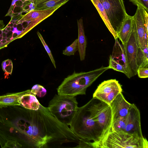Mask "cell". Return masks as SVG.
I'll use <instances>...</instances> for the list:
<instances>
[{
  "instance_id": "6da1fadb",
  "label": "cell",
  "mask_w": 148,
  "mask_h": 148,
  "mask_svg": "<svg viewBox=\"0 0 148 148\" xmlns=\"http://www.w3.org/2000/svg\"><path fill=\"white\" fill-rule=\"evenodd\" d=\"M69 126L79 138V142L87 148H97L103 138L102 130L90 108L88 102L78 107Z\"/></svg>"
},
{
  "instance_id": "7a4b0ae2",
  "label": "cell",
  "mask_w": 148,
  "mask_h": 148,
  "mask_svg": "<svg viewBox=\"0 0 148 148\" xmlns=\"http://www.w3.org/2000/svg\"><path fill=\"white\" fill-rule=\"evenodd\" d=\"M110 69L103 66L99 68L87 72L76 73L65 78L57 88L58 94L75 97L85 95L87 88L102 74Z\"/></svg>"
},
{
  "instance_id": "3957f363",
  "label": "cell",
  "mask_w": 148,
  "mask_h": 148,
  "mask_svg": "<svg viewBox=\"0 0 148 148\" xmlns=\"http://www.w3.org/2000/svg\"><path fill=\"white\" fill-rule=\"evenodd\" d=\"M78 104L75 97L56 94L49 101L48 108L55 118L69 126L77 110Z\"/></svg>"
},
{
  "instance_id": "277c9868",
  "label": "cell",
  "mask_w": 148,
  "mask_h": 148,
  "mask_svg": "<svg viewBox=\"0 0 148 148\" xmlns=\"http://www.w3.org/2000/svg\"><path fill=\"white\" fill-rule=\"evenodd\" d=\"M148 142L144 137L139 138L125 132H109L98 144L97 148H147Z\"/></svg>"
},
{
  "instance_id": "5b68a950",
  "label": "cell",
  "mask_w": 148,
  "mask_h": 148,
  "mask_svg": "<svg viewBox=\"0 0 148 148\" xmlns=\"http://www.w3.org/2000/svg\"><path fill=\"white\" fill-rule=\"evenodd\" d=\"M88 102L90 108L102 130L103 139L112 131V115L110 106L93 98Z\"/></svg>"
},
{
  "instance_id": "8992f818",
  "label": "cell",
  "mask_w": 148,
  "mask_h": 148,
  "mask_svg": "<svg viewBox=\"0 0 148 148\" xmlns=\"http://www.w3.org/2000/svg\"><path fill=\"white\" fill-rule=\"evenodd\" d=\"M99 1L106 11L111 24L117 32L127 14L123 0Z\"/></svg>"
},
{
  "instance_id": "52a82bcc",
  "label": "cell",
  "mask_w": 148,
  "mask_h": 148,
  "mask_svg": "<svg viewBox=\"0 0 148 148\" xmlns=\"http://www.w3.org/2000/svg\"><path fill=\"white\" fill-rule=\"evenodd\" d=\"M125 51L127 62L131 77L137 74L138 68L137 54L138 45L136 25L133 19L132 30L126 43L123 45Z\"/></svg>"
},
{
  "instance_id": "ba28073f",
  "label": "cell",
  "mask_w": 148,
  "mask_h": 148,
  "mask_svg": "<svg viewBox=\"0 0 148 148\" xmlns=\"http://www.w3.org/2000/svg\"><path fill=\"white\" fill-rule=\"evenodd\" d=\"M122 91L120 84L116 79L104 81L98 86L93 98L110 105Z\"/></svg>"
},
{
  "instance_id": "9c48e42d",
  "label": "cell",
  "mask_w": 148,
  "mask_h": 148,
  "mask_svg": "<svg viewBox=\"0 0 148 148\" xmlns=\"http://www.w3.org/2000/svg\"><path fill=\"white\" fill-rule=\"evenodd\" d=\"M134 15L133 16L136 29L138 47L143 49L148 45V28L145 21L146 10L138 5Z\"/></svg>"
},
{
  "instance_id": "30bf717a",
  "label": "cell",
  "mask_w": 148,
  "mask_h": 148,
  "mask_svg": "<svg viewBox=\"0 0 148 148\" xmlns=\"http://www.w3.org/2000/svg\"><path fill=\"white\" fill-rule=\"evenodd\" d=\"M125 132L136 137L143 138L140 111L134 104H132L126 117Z\"/></svg>"
},
{
  "instance_id": "8fae6325",
  "label": "cell",
  "mask_w": 148,
  "mask_h": 148,
  "mask_svg": "<svg viewBox=\"0 0 148 148\" xmlns=\"http://www.w3.org/2000/svg\"><path fill=\"white\" fill-rule=\"evenodd\" d=\"M61 6H58L45 10H33L30 11L23 16L22 18L19 20V23H21L25 21H31V23L26 28V31L28 32L40 22L52 14L55 11Z\"/></svg>"
},
{
  "instance_id": "7c38bea8",
  "label": "cell",
  "mask_w": 148,
  "mask_h": 148,
  "mask_svg": "<svg viewBox=\"0 0 148 148\" xmlns=\"http://www.w3.org/2000/svg\"><path fill=\"white\" fill-rule=\"evenodd\" d=\"M109 105L112 111L113 121L120 117H126L132 104L125 99L121 92L118 95Z\"/></svg>"
},
{
  "instance_id": "4fadbf2b",
  "label": "cell",
  "mask_w": 148,
  "mask_h": 148,
  "mask_svg": "<svg viewBox=\"0 0 148 148\" xmlns=\"http://www.w3.org/2000/svg\"><path fill=\"white\" fill-rule=\"evenodd\" d=\"M110 56L114 62L124 67L130 78L131 77L123 45L120 44L118 40V38L115 39V43L113 47L112 53Z\"/></svg>"
},
{
  "instance_id": "5bb4252c",
  "label": "cell",
  "mask_w": 148,
  "mask_h": 148,
  "mask_svg": "<svg viewBox=\"0 0 148 148\" xmlns=\"http://www.w3.org/2000/svg\"><path fill=\"white\" fill-rule=\"evenodd\" d=\"M133 16L127 14L117 32L118 38L121 41L122 45L126 43L130 36L133 28Z\"/></svg>"
},
{
  "instance_id": "9a60e30c",
  "label": "cell",
  "mask_w": 148,
  "mask_h": 148,
  "mask_svg": "<svg viewBox=\"0 0 148 148\" xmlns=\"http://www.w3.org/2000/svg\"><path fill=\"white\" fill-rule=\"evenodd\" d=\"M78 28L77 44L78 50L80 60H84L86 56L87 41L85 34L83 19L80 18L77 20Z\"/></svg>"
},
{
  "instance_id": "2e32d148",
  "label": "cell",
  "mask_w": 148,
  "mask_h": 148,
  "mask_svg": "<svg viewBox=\"0 0 148 148\" xmlns=\"http://www.w3.org/2000/svg\"><path fill=\"white\" fill-rule=\"evenodd\" d=\"M27 91V90L21 92L8 93L0 95V108L9 106H21L20 99Z\"/></svg>"
},
{
  "instance_id": "e0dca14e",
  "label": "cell",
  "mask_w": 148,
  "mask_h": 148,
  "mask_svg": "<svg viewBox=\"0 0 148 148\" xmlns=\"http://www.w3.org/2000/svg\"><path fill=\"white\" fill-rule=\"evenodd\" d=\"M20 101L21 106L29 110H37L41 105L36 96L31 92V90H27L26 92L21 97Z\"/></svg>"
},
{
  "instance_id": "ac0fdd59",
  "label": "cell",
  "mask_w": 148,
  "mask_h": 148,
  "mask_svg": "<svg viewBox=\"0 0 148 148\" xmlns=\"http://www.w3.org/2000/svg\"><path fill=\"white\" fill-rule=\"evenodd\" d=\"M99 12L101 17L115 39L118 38L117 32L112 27L106 11L99 0H90Z\"/></svg>"
},
{
  "instance_id": "d6986e66",
  "label": "cell",
  "mask_w": 148,
  "mask_h": 148,
  "mask_svg": "<svg viewBox=\"0 0 148 148\" xmlns=\"http://www.w3.org/2000/svg\"><path fill=\"white\" fill-rule=\"evenodd\" d=\"M69 0H35V10H45L62 6Z\"/></svg>"
},
{
  "instance_id": "ffe728a7",
  "label": "cell",
  "mask_w": 148,
  "mask_h": 148,
  "mask_svg": "<svg viewBox=\"0 0 148 148\" xmlns=\"http://www.w3.org/2000/svg\"><path fill=\"white\" fill-rule=\"evenodd\" d=\"M148 45L143 49L138 47L137 63L138 68L148 67Z\"/></svg>"
},
{
  "instance_id": "44dd1931",
  "label": "cell",
  "mask_w": 148,
  "mask_h": 148,
  "mask_svg": "<svg viewBox=\"0 0 148 148\" xmlns=\"http://www.w3.org/2000/svg\"><path fill=\"white\" fill-rule=\"evenodd\" d=\"M126 117L117 118L112 122V131L125 132Z\"/></svg>"
},
{
  "instance_id": "7402d4cb",
  "label": "cell",
  "mask_w": 148,
  "mask_h": 148,
  "mask_svg": "<svg viewBox=\"0 0 148 148\" xmlns=\"http://www.w3.org/2000/svg\"><path fill=\"white\" fill-rule=\"evenodd\" d=\"M78 50L77 38L70 45L66 47L63 51L64 55L70 56L74 55L76 51Z\"/></svg>"
},
{
  "instance_id": "603a6c76",
  "label": "cell",
  "mask_w": 148,
  "mask_h": 148,
  "mask_svg": "<svg viewBox=\"0 0 148 148\" xmlns=\"http://www.w3.org/2000/svg\"><path fill=\"white\" fill-rule=\"evenodd\" d=\"M31 91L32 93L39 97H43L47 93L46 89L42 86L38 84L34 85Z\"/></svg>"
},
{
  "instance_id": "cb8c5ba5",
  "label": "cell",
  "mask_w": 148,
  "mask_h": 148,
  "mask_svg": "<svg viewBox=\"0 0 148 148\" xmlns=\"http://www.w3.org/2000/svg\"><path fill=\"white\" fill-rule=\"evenodd\" d=\"M37 33L38 37L40 40L43 45L45 49V50H46L47 53L49 55L54 67L55 69H56V66L55 61L50 49H49L46 43L42 36L40 33V32L38 31L37 32Z\"/></svg>"
},
{
  "instance_id": "d4e9b609",
  "label": "cell",
  "mask_w": 148,
  "mask_h": 148,
  "mask_svg": "<svg viewBox=\"0 0 148 148\" xmlns=\"http://www.w3.org/2000/svg\"><path fill=\"white\" fill-rule=\"evenodd\" d=\"M2 67L5 72L11 75L13 68V64L11 60L8 59L3 61L2 63Z\"/></svg>"
},
{
  "instance_id": "484cf974",
  "label": "cell",
  "mask_w": 148,
  "mask_h": 148,
  "mask_svg": "<svg viewBox=\"0 0 148 148\" xmlns=\"http://www.w3.org/2000/svg\"><path fill=\"white\" fill-rule=\"evenodd\" d=\"M134 5H138L148 12V0H130Z\"/></svg>"
},
{
  "instance_id": "4316f807",
  "label": "cell",
  "mask_w": 148,
  "mask_h": 148,
  "mask_svg": "<svg viewBox=\"0 0 148 148\" xmlns=\"http://www.w3.org/2000/svg\"><path fill=\"white\" fill-rule=\"evenodd\" d=\"M137 74L140 78H146L148 77V67H140L138 68Z\"/></svg>"
},
{
  "instance_id": "83f0119b",
  "label": "cell",
  "mask_w": 148,
  "mask_h": 148,
  "mask_svg": "<svg viewBox=\"0 0 148 148\" xmlns=\"http://www.w3.org/2000/svg\"><path fill=\"white\" fill-rule=\"evenodd\" d=\"M23 10L22 7L14 6L13 11V14L15 13L21 14Z\"/></svg>"
},
{
  "instance_id": "f1b7e54d",
  "label": "cell",
  "mask_w": 148,
  "mask_h": 148,
  "mask_svg": "<svg viewBox=\"0 0 148 148\" xmlns=\"http://www.w3.org/2000/svg\"><path fill=\"white\" fill-rule=\"evenodd\" d=\"M14 5H11L7 13L5 15V16H11L13 14V11L14 9Z\"/></svg>"
},
{
  "instance_id": "f546056e",
  "label": "cell",
  "mask_w": 148,
  "mask_h": 148,
  "mask_svg": "<svg viewBox=\"0 0 148 148\" xmlns=\"http://www.w3.org/2000/svg\"><path fill=\"white\" fill-rule=\"evenodd\" d=\"M23 2L21 0H18L15 3L14 6L22 7L23 5Z\"/></svg>"
},
{
  "instance_id": "4dcf8cb0",
  "label": "cell",
  "mask_w": 148,
  "mask_h": 148,
  "mask_svg": "<svg viewBox=\"0 0 148 148\" xmlns=\"http://www.w3.org/2000/svg\"><path fill=\"white\" fill-rule=\"evenodd\" d=\"M23 27L21 23H20L17 25L16 29L19 31L22 32V31L23 29Z\"/></svg>"
},
{
  "instance_id": "1f68e13d",
  "label": "cell",
  "mask_w": 148,
  "mask_h": 148,
  "mask_svg": "<svg viewBox=\"0 0 148 148\" xmlns=\"http://www.w3.org/2000/svg\"><path fill=\"white\" fill-rule=\"evenodd\" d=\"M13 32L12 31H8V33L7 34V38H11L12 37Z\"/></svg>"
},
{
  "instance_id": "d6a6232c",
  "label": "cell",
  "mask_w": 148,
  "mask_h": 148,
  "mask_svg": "<svg viewBox=\"0 0 148 148\" xmlns=\"http://www.w3.org/2000/svg\"><path fill=\"white\" fill-rule=\"evenodd\" d=\"M22 7L23 10L26 11L28 10L29 8V6L27 5H23Z\"/></svg>"
},
{
  "instance_id": "836d02e7",
  "label": "cell",
  "mask_w": 148,
  "mask_h": 148,
  "mask_svg": "<svg viewBox=\"0 0 148 148\" xmlns=\"http://www.w3.org/2000/svg\"><path fill=\"white\" fill-rule=\"evenodd\" d=\"M5 25L3 21L0 20V29H3Z\"/></svg>"
},
{
  "instance_id": "e575fe53",
  "label": "cell",
  "mask_w": 148,
  "mask_h": 148,
  "mask_svg": "<svg viewBox=\"0 0 148 148\" xmlns=\"http://www.w3.org/2000/svg\"><path fill=\"white\" fill-rule=\"evenodd\" d=\"M18 0H12L11 5H14V6L15 2Z\"/></svg>"
},
{
  "instance_id": "d590c367",
  "label": "cell",
  "mask_w": 148,
  "mask_h": 148,
  "mask_svg": "<svg viewBox=\"0 0 148 148\" xmlns=\"http://www.w3.org/2000/svg\"><path fill=\"white\" fill-rule=\"evenodd\" d=\"M2 37L4 38H6L7 37V34L4 32H2Z\"/></svg>"
},
{
  "instance_id": "8d00e7d4",
  "label": "cell",
  "mask_w": 148,
  "mask_h": 148,
  "mask_svg": "<svg viewBox=\"0 0 148 148\" xmlns=\"http://www.w3.org/2000/svg\"><path fill=\"white\" fill-rule=\"evenodd\" d=\"M11 27H6V30H8V31H10Z\"/></svg>"
},
{
  "instance_id": "74e56055",
  "label": "cell",
  "mask_w": 148,
  "mask_h": 148,
  "mask_svg": "<svg viewBox=\"0 0 148 148\" xmlns=\"http://www.w3.org/2000/svg\"><path fill=\"white\" fill-rule=\"evenodd\" d=\"M9 24H10V27H13L14 24L12 23H10Z\"/></svg>"
},
{
  "instance_id": "f35d334b",
  "label": "cell",
  "mask_w": 148,
  "mask_h": 148,
  "mask_svg": "<svg viewBox=\"0 0 148 148\" xmlns=\"http://www.w3.org/2000/svg\"><path fill=\"white\" fill-rule=\"evenodd\" d=\"M6 40L7 42H9L11 40V38H7Z\"/></svg>"
},
{
  "instance_id": "ab89813d",
  "label": "cell",
  "mask_w": 148,
  "mask_h": 148,
  "mask_svg": "<svg viewBox=\"0 0 148 148\" xmlns=\"http://www.w3.org/2000/svg\"><path fill=\"white\" fill-rule=\"evenodd\" d=\"M3 32H5V31L6 30V27L3 29H1Z\"/></svg>"
},
{
  "instance_id": "60d3db41",
  "label": "cell",
  "mask_w": 148,
  "mask_h": 148,
  "mask_svg": "<svg viewBox=\"0 0 148 148\" xmlns=\"http://www.w3.org/2000/svg\"><path fill=\"white\" fill-rule=\"evenodd\" d=\"M31 1L32 3H34L35 0H28Z\"/></svg>"
},
{
  "instance_id": "b9f144b4",
  "label": "cell",
  "mask_w": 148,
  "mask_h": 148,
  "mask_svg": "<svg viewBox=\"0 0 148 148\" xmlns=\"http://www.w3.org/2000/svg\"><path fill=\"white\" fill-rule=\"evenodd\" d=\"M13 27L14 28H16L17 27V24L15 23L14 24Z\"/></svg>"
},
{
  "instance_id": "7bdbcfd3",
  "label": "cell",
  "mask_w": 148,
  "mask_h": 148,
  "mask_svg": "<svg viewBox=\"0 0 148 148\" xmlns=\"http://www.w3.org/2000/svg\"><path fill=\"white\" fill-rule=\"evenodd\" d=\"M14 29V27H11L10 29V31L12 32Z\"/></svg>"
},
{
  "instance_id": "ee69618b",
  "label": "cell",
  "mask_w": 148,
  "mask_h": 148,
  "mask_svg": "<svg viewBox=\"0 0 148 148\" xmlns=\"http://www.w3.org/2000/svg\"><path fill=\"white\" fill-rule=\"evenodd\" d=\"M2 32L1 29H0V34H2Z\"/></svg>"
},
{
  "instance_id": "f6af8a7d",
  "label": "cell",
  "mask_w": 148,
  "mask_h": 148,
  "mask_svg": "<svg viewBox=\"0 0 148 148\" xmlns=\"http://www.w3.org/2000/svg\"><path fill=\"white\" fill-rule=\"evenodd\" d=\"M8 30H6L5 32V33H6L7 34L8 33Z\"/></svg>"
},
{
  "instance_id": "bcb514c9",
  "label": "cell",
  "mask_w": 148,
  "mask_h": 148,
  "mask_svg": "<svg viewBox=\"0 0 148 148\" xmlns=\"http://www.w3.org/2000/svg\"><path fill=\"white\" fill-rule=\"evenodd\" d=\"M2 38H3L2 36H0V39L1 40H2Z\"/></svg>"
},
{
  "instance_id": "7dc6e473",
  "label": "cell",
  "mask_w": 148,
  "mask_h": 148,
  "mask_svg": "<svg viewBox=\"0 0 148 148\" xmlns=\"http://www.w3.org/2000/svg\"><path fill=\"white\" fill-rule=\"evenodd\" d=\"M5 39V38L3 37L2 40H4Z\"/></svg>"
},
{
  "instance_id": "c3c4849f",
  "label": "cell",
  "mask_w": 148,
  "mask_h": 148,
  "mask_svg": "<svg viewBox=\"0 0 148 148\" xmlns=\"http://www.w3.org/2000/svg\"><path fill=\"white\" fill-rule=\"evenodd\" d=\"M12 23L13 24H14L15 23V21H12Z\"/></svg>"
},
{
  "instance_id": "681fc988",
  "label": "cell",
  "mask_w": 148,
  "mask_h": 148,
  "mask_svg": "<svg viewBox=\"0 0 148 148\" xmlns=\"http://www.w3.org/2000/svg\"></svg>"
}]
</instances>
